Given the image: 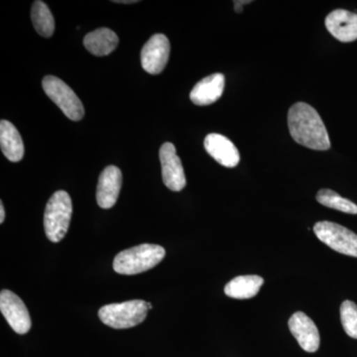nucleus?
Returning <instances> with one entry per match:
<instances>
[{
    "mask_svg": "<svg viewBox=\"0 0 357 357\" xmlns=\"http://www.w3.org/2000/svg\"><path fill=\"white\" fill-rule=\"evenodd\" d=\"M288 126L296 142L312 150H328L331 139L318 112L306 102L295 103L288 112Z\"/></svg>",
    "mask_w": 357,
    "mask_h": 357,
    "instance_id": "f257e3e1",
    "label": "nucleus"
},
{
    "mask_svg": "<svg viewBox=\"0 0 357 357\" xmlns=\"http://www.w3.org/2000/svg\"><path fill=\"white\" fill-rule=\"evenodd\" d=\"M166 251L157 244H141L126 249L115 256L114 269L121 275L142 273L158 265L165 257Z\"/></svg>",
    "mask_w": 357,
    "mask_h": 357,
    "instance_id": "f03ea898",
    "label": "nucleus"
},
{
    "mask_svg": "<svg viewBox=\"0 0 357 357\" xmlns=\"http://www.w3.org/2000/svg\"><path fill=\"white\" fill-rule=\"evenodd\" d=\"M72 199L67 192L58 191L49 199L44 213V229L52 243L64 238L72 218Z\"/></svg>",
    "mask_w": 357,
    "mask_h": 357,
    "instance_id": "7ed1b4c3",
    "label": "nucleus"
},
{
    "mask_svg": "<svg viewBox=\"0 0 357 357\" xmlns=\"http://www.w3.org/2000/svg\"><path fill=\"white\" fill-rule=\"evenodd\" d=\"M148 311L147 302L132 300L103 306L98 312V317L105 325L122 330L139 325L146 319Z\"/></svg>",
    "mask_w": 357,
    "mask_h": 357,
    "instance_id": "20e7f679",
    "label": "nucleus"
},
{
    "mask_svg": "<svg viewBox=\"0 0 357 357\" xmlns=\"http://www.w3.org/2000/svg\"><path fill=\"white\" fill-rule=\"evenodd\" d=\"M46 95L56 103L70 121H79L83 119L84 109L81 100L75 91L62 79L54 76H47L42 82Z\"/></svg>",
    "mask_w": 357,
    "mask_h": 357,
    "instance_id": "39448f33",
    "label": "nucleus"
},
{
    "mask_svg": "<svg viewBox=\"0 0 357 357\" xmlns=\"http://www.w3.org/2000/svg\"><path fill=\"white\" fill-rule=\"evenodd\" d=\"M314 234L328 248L342 255L357 257V234L332 222H319L314 227Z\"/></svg>",
    "mask_w": 357,
    "mask_h": 357,
    "instance_id": "423d86ee",
    "label": "nucleus"
},
{
    "mask_svg": "<svg viewBox=\"0 0 357 357\" xmlns=\"http://www.w3.org/2000/svg\"><path fill=\"white\" fill-rule=\"evenodd\" d=\"M0 311L14 332L24 335L31 328L29 312L23 301L9 290L0 293Z\"/></svg>",
    "mask_w": 357,
    "mask_h": 357,
    "instance_id": "0eeeda50",
    "label": "nucleus"
},
{
    "mask_svg": "<svg viewBox=\"0 0 357 357\" xmlns=\"http://www.w3.org/2000/svg\"><path fill=\"white\" fill-rule=\"evenodd\" d=\"M171 45L163 34H155L141 51V65L148 74L158 75L165 69L170 57Z\"/></svg>",
    "mask_w": 357,
    "mask_h": 357,
    "instance_id": "6e6552de",
    "label": "nucleus"
},
{
    "mask_svg": "<svg viewBox=\"0 0 357 357\" xmlns=\"http://www.w3.org/2000/svg\"><path fill=\"white\" fill-rule=\"evenodd\" d=\"M159 156L164 184L171 191H182L187 184V180L182 162L174 144L171 142L164 143L160 149Z\"/></svg>",
    "mask_w": 357,
    "mask_h": 357,
    "instance_id": "1a4fd4ad",
    "label": "nucleus"
},
{
    "mask_svg": "<svg viewBox=\"0 0 357 357\" xmlns=\"http://www.w3.org/2000/svg\"><path fill=\"white\" fill-rule=\"evenodd\" d=\"M289 328L300 347L307 352H316L319 347V333L312 319L303 312H297L289 319Z\"/></svg>",
    "mask_w": 357,
    "mask_h": 357,
    "instance_id": "9d476101",
    "label": "nucleus"
},
{
    "mask_svg": "<svg viewBox=\"0 0 357 357\" xmlns=\"http://www.w3.org/2000/svg\"><path fill=\"white\" fill-rule=\"evenodd\" d=\"M122 185L121 169L109 166L102 171L98 178L96 201L102 208H110L116 204Z\"/></svg>",
    "mask_w": 357,
    "mask_h": 357,
    "instance_id": "9b49d317",
    "label": "nucleus"
},
{
    "mask_svg": "<svg viewBox=\"0 0 357 357\" xmlns=\"http://www.w3.org/2000/svg\"><path fill=\"white\" fill-rule=\"evenodd\" d=\"M328 31L338 41L349 43L357 39V14L337 9L326 18Z\"/></svg>",
    "mask_w": 357,
    "mask_h": 357,
    "instance_id": "f8f14e48",
    "label": "nucleus"
},
{
    "mask_svg": "<svg viewBox=\"0 0 357 357\" xmlns=\"http://www.w3.org/2000/svg\"><path fill=\"white\" fill-rule=\"evenodd\" d=\"M204 144L206 152L220 165L227 168L238 165L241 155L236 145L229 138L222 134L211 133L206 136Z\"/></svg>",
    "mask_w": 357,
    "mask_h": 357,
    "instance_id": "ddd939ff",
    "label": "nucleus"
},
{
    "mask_svg": "<svg viewBox=\"0 0 357 357\" xmlns=\"http://www.w3.org/2000/svg\"><path fill=\"white\" fill-rule=\"evenodd\" d=\"M225 77L222 74H213L199 81L190 93L192 102L199 107H206L217 102L222 96Z\"/></svg>",
    "mask_w": 357,
    "mask_h": 357,
    "instance_id": "4468645a",
    "label": "nucleus"
},
{
    "mask_svg": "<svg viewBox=\"0 0 357 357\" xmlns=\"http://www.w3.org/2000/svg\"><path fill=\"white\" fill-rule=\"evenodd\" d=\"M0 146L9 161L20 162L24 156V144L17 129L11 122H0Z\"/></svg>",
    "mask_w": 357,
    "mask_h": 357,
    "instance_id": "2eb2a0df",
    "label": "nucleus"
},
{
    "mask_svg": "<svg viewBox=\"0 0 357 357\" xmlns=\"http://www.w3.org/2000/svg\"><path fill=\"white\" fill-rule=\"evenodd\" d=\"M86 50L98 57L109 55L119 45V37L109 28H100L89 33L84 39Z\"/></svg>",
    "mask_w": 357,
    "mask_h": 357,
    "instance_id": "dca6fc26",
    "label": "nucleus"
},
{
    "mask_svg": "<svg viewBox=\"0 0 357 357\" xmlns=\"http://www.w3.org/2000/svg\"><path fill=\"white\" fill-rule=\"evenodd\" d=\"M263 283L262 277L257 275L236 277L225 285V293L234 299H251L259 293Z\"/></svg>",
    "mask_w": 357,
    "mask_h": 357,
    "instance_id": "f3484780",
    "label": "nucleus"
},
{
    "mask_svg": "<svg viewBox=\"0 0 357 357\" xmlns=\"http://www.w3.org/2000/svg\"><path fill=\"white\" fill-rule=\"evenodd\" d=\"M31 20L35 30L45 38H50L55 30V20L49 7L43 1L37 0L33 3Z\"/></svg>",
    "mask_w": 357,
    "mask_h": 357,
    "instance_id": "a211bd4d",
    "label": "nucleus"
},
{
    "mask_svg": "<svg viewBox=\"0 0 357 357\" xmlns=\"http://www.w3.org/2000/svg\"><path fill=\"white\" fill-rule=\"evenodd\" d=\"M317 201L323 206L342 211V213L357 215V206L349 199L342 198L332 190L323 189L317 194Z\"/></svg>",
    "mask_w": 357,
    "mask_h": 357,
    "instance_id": "6ab92c4d",
    "label": "nucleus"
},
{
    "mask_svg": "<svg viewBox=\"0 0 357 357\" xmlns=\"http://www.w3.org/2000/svg\"><path fill=\"white\" fill-rule=\"evenodd\" d=\"M340 319L347 335L357 340V305L351 301H344L340 306Z\"/></svg>",
    "mask_w": 357,
    "mask_h": 357,
    "instance_id": "aec40b11",
    "label": "nucleus"
},
{
    "mask_svg": "<svg viewBox=\"0 0 357 357\" xmlns=\"http://www.w3.org/2000/svg\"><path fill=\"white\" fill-rule=\"evenodd\" d=\"M250 3V1H236L234 2V9H236V13H241L243 11V4Z\"/></svg>",
    "mask_w": 357,
    "mask_h": 357,
    "instance_id": "412c9836",
    "label": "nucleus"
},
{
    "mask_svg": "<svg viewBox=\"0 0 357 357\" xmlns=\"http://www.w3.org/2000/svg\"><path fill=\"white\" fill-rule=\"evenodd\" d=\"M6 220V211H4L3 204H0V223H3Z\"/></svg>",
    "mask_w": 357,
    "mask_h": 357,
    "instance_id": "4be33fe9",
    "label": "nucleus"
},
{
    "mask_svg": "<svg viewBox=\"0 0 357 357\" xmlns=\"http://www.w3.org/2000/svg\"><path fill=\"white\" fill-rule=\"evenodd\" d=\"M115 2V3H122V4H132V3H136V2H138V1H136V0H121V1H119V0H116V1H114Z\"/></svg>",
    "mask_w": 357,
    "mask_h": 357,
    "instance_id": "5701e85b",
    "label": "nucleus"
},
{
    "mask_svg": "<svg viewBox=\"0 0 357 357\" xmlns=\"http://www.w3.org/2000/svg\"><path fill=\"white\" fill-rule=\"evenodd\" d=\"M148 310H151L153 306H152L151 303H147Z\"/></svg>",
    "mask_w": 357,
    "mask_h": 357,
    "instance_id": "b1692460",
    "label": "nucleus"
}]
</instances>
